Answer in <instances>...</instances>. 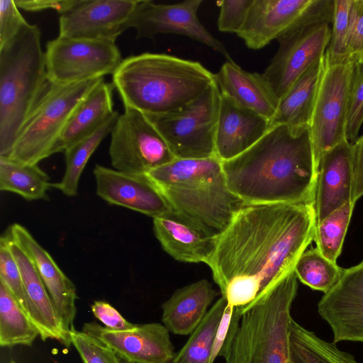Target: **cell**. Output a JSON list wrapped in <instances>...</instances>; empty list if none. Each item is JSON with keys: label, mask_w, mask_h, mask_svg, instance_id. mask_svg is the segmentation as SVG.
Instances as JSON below:
<instances>
[{"label": "cell", "mask_w": 363, "mask_h": 363, "mask_svg": "<svg viewBox=\"0 0 363 363\" xmlns=\"http://www.w3.org/2000/svg\"><path fill=\"white\" fill-rule=\"evenodd\" d=\"M315 225L314 203L242 207L218 235L206 262L221 297L241 313L294 271Z\"/></svg>", "instance_id": "cell-1"}, {"label": "cell", "mask_w": 363, "mask_h": 363, "mask_svg": "<svg viewBox=\"0 0 363 363\" xmlns=\"http://www.w3.org/2000/svg\"><path fill=\"white\" fill-rule=\"evenodd\" d=\"M222 165L228 188L247 204L314 203L317 172L309 127L271 126Z\"/></svg>", "instance_id": "cell-2"}, {"label": "cell", "mask_w": 363, "mask_h": 363, "mask_svg": "<svg viewBox=\"0 0 363 363\" xmlns=\"http://www.w3.org/2000/svg\"><path fill=\"white\" fill-rule=\"evenodd\" d=\"M147 174L173 213L211 237L219 235L247 205L228 188L216 155L175 158Z\"/></svg>", "instance_id": "cell-3"}, {"label": "cell", "mask_w": 363, "mask_h": 363, "mask_svg": "<svg viewBox=\"0 0 363 363\" xmlns=\"http://www.w3.org/2000/svg\"><path fill=\"white\" fill-rule=\"evenodd\" d=\"M215 82L214 74L200 62L162 53L128 57L112 74L124 108L145 115L176 111Z\"/></svg>", "instance_id": "cell-4"}, {"label": "cell", "mask_w": 363, "mask_h": 363, "mask_svg": "<svg viewBox=\"0 0 363 363\" xmlns=\"http://www.w3.org/2000/svg\"><path fill=\"white\" fill-rule=\"evenodd\" d=\"M50 83L40 30L28 23L0 48V157L9 156Z\"/></svg>", "instance_id": "cell-5"}, {"label": "cell", "mask_w": 363, "mask_h": 363, "mask_svg": "<svg viewBox=\"0 0 363 363\" xmlns=\"http://www.w3.org/2000/svg\"><path fill=\"white\" fill-rule=\"evenodd\" d=\"M297 290L293 271L242 311L224 363H291L289 327Z\"/></svg>", "instance_id": "cell-6"}, {"label": "cell", "mask_w": 363, "mask_h": 363, "mask_svg": "<svg viewBox=\"0 0 363 363\" xmlns=\"http://www.w3.org/2000/svg\"><path fill=\"white\" fill-rule=\"evenodd\" d=\"M333 10L334 0H314L277 40L278 50L262 74L279 100L324 56L330 42Z\"/></svg>", "instance_id": "cell-7"}, {"label": "cell", "mask_w": 363, "mask_h": 363, "mask_svg": "<svg viewBox=\"0 0 363 363\" xmlns=\"http://www.w3.org/2000/svg\"><path fill=\"white\" fill-rule=\"evenodd\" d=\"M104 77L69 84L50 83L18 133L8 158L38 164L57 153L61 135L74 111Z\"/></svg>", "instance_id": "cell-8"}, {"label": "cell", "mask_w": 363, "mask_h": 363, "mask_svg": "<svg viewBox=\"0 0 363 363\" xmlns=\"http://www.w3.org/2000/svg\"><path fill=\"white\" fill-rule=\"evenodd\" d=\"M220 91L216 82L200 96L180 109L162 115H145L176 158L216 155L215 134Z\"/></svg>", "instance_id": "cell-9"}, {"label": "cell", "mask_w": 363, "mask_h": 363, "mask_svg": "<svg viewBox=\"0 0 363 363\" xmlns=\"http://www.w3.org/2000/svg\"><path fill=\"white\" fill-rule=\"evenodd\" d=\"M45 55L48 79L56 84L113 74L123 60L115 42L60 36L47 43Z\"/></svg>", "instance_id": "cell-10"}, {"label": "cell", "mask_w": 363, "mask_h": 363, "mask_svg": "<svg viewBox=\"0 0 363 363\" xmlns=\"http://www.w3.org/2000/svg\"><path fill=\"white\" fill-rule=\"evenodd\" d=\"M108 153L113 169L147 174L176 157L157 128L142 112L124 108L111 133Z\"/></svg>", "instance_id": "cell-11"}, {"label": "cell", "mask_w": 363, "mask_h": 363, "mask_svg": "<svg viewBox=\"0 0 363 363\" xmlns=\"http://www.w3.org/2000/svg\"><path fill=\"white\" fill-rule=\"evenodd\" d=\"M354 62L328 65L320 79L309 125L316 172L322 156L346 140Z\"/></svg>", "instance_id": "cell-12"}, {"label": "cell", "mask_w": 363, "mask_h": 363, "mask_svg": "<svg viewBox=\"0 0 363 363\" xmlns=\"http://www.w3.org/2000/svg\"><path fill=\"white\" fill-rule=\"evenodd\" d=\"M203 0L157 4L150 0L138 1L125 28H133L137 38H154L158 34L182 35L196 40L233 61L224 45L203 26L198 10Z\"/></svg>", "instance_id": "cell-13"}, {"label": "cell", "mask_w": 363, "mask_h": 363, "mask_svg": "<svg viewBox=\"0 0 363 363\" xmlns=\"http://www.w3.org/2000/svg\"><path fill=\"white\" fill-rule=\"evenodd\" d=\"M318 312L330 325L335 343H363V262L343 269L338 281L319 301Z\"/></svg>", "instance_id": "cell-14"}, {"label": "cell", "mask_w": 363, "mask_h": 363, "mask_svg": "<svg viewBox=\"0 0 363 363\" xmlns=\"http://www.w3.org/2000/svg\"><path fill=\"white\" fill-rule=\"evenodd\" d=\"M136 0H77L60 15L59 36L115 42L126 30Z\"/></svg>", "instance_id": "cell-15"}, {"label": "cell", "mask_w": 363, "mask_h": 363, "mask_svg": "<svg viewBox=\"0 0 363 363\" xmlns=\"http://www.w3.org/2000/svg\"><path fill=\"white\" fill-rule=\"evenodd\" d=\"M96 194L109 204L123 206L152 218L171 213L168 202L147 174L121 172L96 164Z\"/></svg>", "instance_id": "cell-16"}, {"label": "cell", "mask_w": 363, "mask_h": 363, "mask_svg": "<svg viewBox=\"0 0 363 363\" xmlns=\"http://www.w3.org/2000/svg\"><path fill=\"white\" fill-rule=\"evenodd\" d=\"M82 331L100 340L117 355L138 363H171L176 354L169 331L158 323L114 331L92 322L84 323Z\"/></svg>", "instance_id": "cell-17"}, {"label": "cell", "mask_w": 363, "mask_h": 363, "mask_svg": "<svg viewBox=\"0 0 363 363\" xmlns=\"http://www.w3.org/2000/svg\"><path fill=\"white\" fill-rule=\"evenodd\" d=\"M7 231L33 262L52 299L62 329L70 338L69 332L74 328L78 298L74 284L24 226L14 223Z\"/></svg>", "instance_id": "cell-18"}, {"label": "cell", "mask_w": 363, "mask_h": 363, "mask_svg": "<svg viewBox=\"0 0 363 363\" xmlns=\"http://www.w3.org/2000/svg\"><path fill=\"white\" fill-rule=\"evenodd\" d=\"M352 144L344 140L322 156L318 167L314 206L316 223L352 201Z\"/></svg>", "instance_id": "cell-19"}, {"label": "cell", "mask_w": 363, "mask_h": 363, "mask_svg": "<svg viewBox=\"0 0 363 363\" xmlns=\"http://www.w3.org/2000/svg\"><path fill=\"white\" fill-rule=\"evenodd\" d=\"M269 128V119L240 106L220 93L215 150L221 161L230 160L246 151Z\"/></svg>", "instance_id": "cell-20"}, {"label": "cell", "mask_w": 363, "mask_h": 363, "mask_svg": "<svg viewBox=\"0 0 363 363\" xmlns=\"http://www.w3.org/2000/svg\"><path fill=\"white\" fill-rule=\"evenodd\" d=\"M314 0H253L237 35L252 50L277 40L311 7Z\"/></svg>", "instance_id": "cell-21"}, {"label": "cell", "mask_w": 363, "mask_h": 363, "mask_svg": "<svg viewBox=\"0 0 363 363\" xmlns=\"http://www.w3.org/2000/svg\"><path fill=\"white\" fill-rule=\"evenodd\" d=\"M9 247L21 274L26 296V313L37 327L43 341L56 340L69 347L70 338L62 329L52 299L30 256L6 230Z\"/></svg>", "instance_id": "cell-22"}, {"label": "cell", "mask_w": 363, "mask_h": 363, "mask_svg": "<svg viewBox=\"0 0 363 363\" xmlns=\"http://www.w3.org/2000/svg\"><path fill=\"white\" fill-rule=\"evenodd\" d=\"M155 237L162 249L175 260L206 264L216 247L211 237L172 211L153 218Z\"/></svg>", "instance_id": "cell-23"}, {"label": "cell", "mask_w": 363, "mask_h": 363, "mask_svg": "<svg viewBox=\"0 0 363 363\" xmlns=\"http://www.w3.org/2000/svg\"><path fill=\"white\" fill-rule=\"evenodd\" d=\"M214 78L221 94L269 121L273 118L279 99L262 74L247 72L228 61Z\"/></svg>", "instance_id": "cell-24"}, {"label": "cell", "mask_w": 363, "mask_h": 363, "mask_svg": "<svg viewBox=\"0 0 363 363\" xmlns=\"http://www.w3.org/2000/svg\"><path fill=\"white\" fill-rule=\"evenodd\" d=\"M217 293L201 279L176 290L162 305V321L169 333L191 335L207 314Z\"/></svg>", "instance_id": "cell-25"}, {"label": "cell", "mask_w": 363, "mask_h": 363, "mask_svg": "<svg viewBox=\"0 0 363 363\" xmlns=\"http://www.w3.org/2000/svg\"><path fill=\"white\" fill-rule=\"evenodd\" d=\"M113 89L112 83L103 80L79 104L61 135L57 152L93 134L113 114Z\"/></svg>", "instance_id": "cell-26"}, {"label": "cell", "mask_w": 363, "mask_h": 363, "mask_svg": "<svg viewBox=\"0 0 363 363\" xmlns=\"http://www.w3.org/2000/svg\"><path fill=\"white\" fill-rule=\"evenodd\" d=\"M324 68L325 55L303 73L279 100L270 127H309Z\"/></svg>", "instance_id": "cell-27"}, {"label": "cell", "mask_w": 363, "mask_h": 363, "mask_svg": "<svg viewBox=\"0 0 363 363\" xmlns=\"http://www.w3.org/2000/svg\"><path fill=\"white\" fill-rule=\"evenodd\" d=\"M291 363H359L334 342H328L298 323L293 318L289 327Z\"/></svg>", "instance_id": "cell-28"}, {"label": "cell", "mask_w": 363, "mask_h": 363, "mask_svg": "<svg viewBox=\"0 0 363 363\" xmlns=\"http://www.w3.org/2000/svg\"><path fill=\"white\" fill-rule=\"evenodd\" d=\"M51 185L49 176L38 164L0 157V190L17 194L28 201L48 200Z\"/></svg>", "instance_id": "cell-29"}, {"label": "cell", "mask_w": 363, "mask_h": 363, "mask_svg": "<svg viewBox=\"0 0 363 363\" xmlns=\"http://www.w3.org/2000/svg\"><path fill=\"white\" fill-rule=\"evenodd\" d=\"M117 111L93 134L65 150V171L60 182L51 186L67 196H75L78 193L80 177L89 158L100 143L111 133L119 116Z\"/></svg>", "instance_id": "cell-30"}, {"label": "cell", "mask_w": 363, "mask_h": 363, "mask_svg": "<svg viewBox=\"0 0 363 363\" xmlns=\"http://www.w3.org/2000/svg\"><path fill=\"white\" fill-rule=\"evenodd\" d=\"M39 330L9 289L0 281V345L31 346Z\"/></svg>", "instance_id": "cell-31"}, {"label": "cell", "mask_w": 363, "mask_h": 363, "mask_svg": "<svg viewBox=\"0 0 363 363\" xmlns=\"http://www.w3.org/2000/svg\"><path fill=\"white\" fill-rule=\"evenodd\" d=\"M226 303L225 299L220 297L211 306L171 363H209L214 337Z\"/></svg>", "instance_id": "cell-32"}, {"label": "cell", "mask_w": 363, "mask_h": 363, "mask_svg": "<svg viewBox=\"0 0 363 363\" xmlns=\"http://www.w3.org/2000/svg\"><path fill=\"white\" fill-rule=\"evenodd\" d=\"M354 204L349 201L316 223L313 238L315 248L333 262H336L342 252Z\"/></svg>", "instance_id": "cell-33"}, {"label": "cell", "mask_w": 363, "mask_h": 363, "mask_svg": "<svg viewBox=\"0 0 363 363\" xmlns=\"http://www.w3.org/2000/svg\"><path fill=\"white\" fill-rule=\"evenodd\" d=\"M294 271L303 284L326 293L338 281L343 269L325 257L315 247L306 250L300 256Z\"/></svg>", "instance_id": "cell-34"}, {"label": "cell", "mask_w": 363, "mask_h": 363, "mask_svg": "<svg viewBox=\"0 0 363 363\" xmlns=\"http://www.w3.org/2000/svg\"><path fill=\"white\" fill-rule=\"evenodd\" d=\"M352 0H334L331 35L325 60L328 65L347 62V45L350 30Z\"/></svg>", "instance_id": "cell-35"}, {"label": "cell", "mask_w": 363, "mask_h": 363, "mask_svg": "<svg viewBox=\"0 0 363 363\" xmlns=\"http://www.w3.org/2000/svg\"><path fill=\"white\" fill-rule=\"evenodd\" d=\"M0 281L9 289L26 313L27 301L23 279L19 267L11 252L6 233L0 239Z\"/></svg>", "instance_id": "cell-36"}, {"label": "cell", "mask_w": 363, "mask_h": 363, "mask_svg": "<svg viewBox=\"0 0 363 363\" xmlns=\"http://www.w3.org/2000/svg\"><path fill=\"white\" fill-rule=\"evenodd\" d=\"M346 124V140L353 144L363 123V59L354 62Z\"/></svg>", "instance_id": "cell-37"}, {"label": "cell", "mask_w": 363, "mask_h": 363, "mask_svg": "<svg viewBox=\"0 0 363 363\" xmlns=\"http://www.w3.org/2000/svg\"><path fill=\"white\" fill-rule=\"evenodd\" d=\"M69 337L84 363H119L114 351L98 338L75 328Z\"/></svg>", "instance_id": "cell-38"}, {"label": "cell", "mask_w": 363, "mask_h": 363, "mask_svg": "<svg viewBox=\"0 0 363 363\" xmlns=\"http://www.w3.org/2000/svg\"><path fill=\"white\" fill-rule=\"evenodd\" d=\"M253 0H222L216 4L219 8L217 21L220 32L238 33L247 17Z\"/></svg>", "instance_id": "cell-39"}, {"label": "cell", "mask_w": 363, "mask_h": 363, "mask_svg": "<svg viewBox=\"0 0 363 363\" xmlns=\"http://www.w3.org/2000/svg\"><path fill=\"white\" fill-rule=\"evenodd\" d=\"M347 56V62L363 59V0H352Z\"/></svg>", "instance_id": "cell-40"}, {"label": "cell", "mask_w": 363, "mask_h": 363, "mask_svg": "<svg viewBox=\"0 0 363 363\" xmlns=\"http://www.w3.org/2000/svg\"><path fill=\"white\" fill-rule=\"evenodd\" d=\"M27 23L14 0H1L0 48L14 38Z\"/></svg>", "instance_id": "cell-41"}, {"label": "cell", "mask_w": 363, "mask_h": 363, "mask_svg": "<svg viewBox=\"0 0 363 363\" xmlns=\"http://www.w3.org/2000/svg\"><path fill=\"white\" fill-rule=\"evenodd\" d=\"M94 315L100 320L106 328L121 331L129 330L135 324L128 322L121 314L110 303L104 301H96L91 306Z\"/></svg>", "instance_id": "cell-42"}, {"label": "cell", "mask_w": 363, "mask_h": 363, "mask_svg": "<svg viewBox=\"0 0 363 363\" xmlns=\"http://www.w3.org/2000/svg\"><path fill=\"white\" fill-rule=\"evenodd\" d=\"M353 185L352 201L355 203L363 196V135L352 144Z\"/></svg>", "instance_id": "cell-43"}, {"label": "cell", "mask_w": 363, "mask_h": 363, "mask_svg": "<svg viewBox=\"0 0 363 363\" xmlns=\"http://www.w3.org/2000/svg\"><path fill=\"white\" fill-rule=\"evenodd\" d=\"M14 1L18 9L26 11L37 12L52 9L57 11L60 15L70 9L77 0H14Z\"/></svg>", "instance_id": "cell-44"}, {"label": "cell", "mask_w": 363, "mask_h": 363, "mask_svg": "<svg viewBox=\"0 0 363 363\" xmlns=\"http://www.w3.org/2000/svg\"><path fill=\"white\" fill-rule=\"evenodd\" d=\"M118 358L119 363H138V362L130 361V360H128L123 357L118 356Z\"/></svg>", "instance_id": "cell-45"}, {"label": "cell", "mask_w": 363, "mask_h": 363, "mask_svg": "<svg viewBox=\"0 0 363 363\" xmlns=\"http://www.w3.org/2000/svg\"><path fill=\"white\" fill-rule=\"evenodd\" d=\"M9 363H16L14 361H10Z\"/></svg>", "instance_id": "cell-46"}]
</instances>
